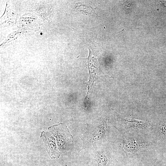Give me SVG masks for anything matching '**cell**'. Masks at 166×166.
Returning <instances> with one entry per match:
<instances>
[{"instance_id":"obj_1","label":"cell","mask_w":166,"mask_h":166,"mask_svg":"<svg viewBox=\"0 0 166 166\" xmlns=\"http://www.w3.org/2000/svg\"><path fill=\"white\" fill-rule=\"evenodd\" d=\"M48 129L54 136L59 150L65 148L73 141V138L67 126L61 123L49 127Z\"/></svg>"},{"instance_id":"obj_4","label":"cell","mask_w":166,"mask_h":166,"mask_svg":"<svg viewBox=\"0 0 166 166\" xmlns=\"http://www.w3.org/2000/svg\"><path fill=\"white\" fill-rule=\"evenodd\" d=\"M144 146L143 143L134 140H124L122 143L123 148L127 152H135Z\"/></svg>"},{"instance_id":"obj_3","label":"cell","mask_w":166,"mask_h":166,"mask_svg":"<svg viewBox=\"0 0 166 166\" xmlns=\"http://www.w3.org/2000/svg\"><path fill=\"white\" fill-rule=\"evenodd\" d=\"M41 137L44 142L50 157L52 159L59 158L61 153L59 150L55 137L52 132L49 130L47 132L43 131Z\"/></svg>"},{"instance_id":"obj_6","label":"cell","mask_w":166,"mask_h":166,"mask_svg":"<svg viewBox=\"0 0 166 166\" xmlns=\"http://www.w3.org/2000/svg\"><path fill=\"white\" fill-rule=\"evenodd\" d=\"M108 160L107 155L104 153H99L97 160V166H106Z\"/></svg>"},{"instance_id":"obj_5","label":"cell","mask_w":166,"mask_h":166,"mask_svg":"<svg viewBox=\"0 0 166 166\" xmlns=\"http://www.w3.org/2000/svg\"><path fill=\"white\" fill-rule=\"evenodd\" d=\"M118 116L123 121L126 127L127 128H143L150 127L147 122L136 120H128L122 117L118 114Z\"/></svg>"},{"instance_id":"obj_2","label":"cell","mask_w":166,"mask_h":166,"mask_svg":"<svg viewBox=\"0 0 166 166\" xmlns=\"http://www.w3.org/2000/svg\"><path fill=\"white\" fill-rule=\"evenodd\" d=\"M106 127L107 124L105 122L97 127L87 124L86 131L81 138L83 143L82 148L80 151L87 148L91 144L102 138L105 134Z\"/></svg>"}]
</instances>
